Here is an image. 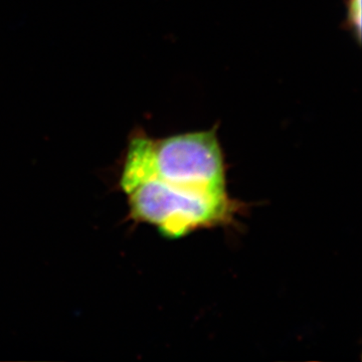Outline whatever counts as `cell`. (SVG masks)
<instances>
[{
  "label": "cell",
  "mask_w": 362,
  "mask_h": 362,
  "mask_svg": "<svg viewBox=\"0 0 362 362\" xmlns=\"http://www.w3.org/2000/svg\"><path fill=\"white\" fill-rule=\"evenodd\" d=\"M145 178L187 192H226L225 156L216 128L162 139L133 136L124 162L121 187Z\"/></svg>",
  "instance_id": "6da1fadb"
},
{
  "label": "cell",
  "mask_w": 362,
  "mask_h": 362,
  "mask_svg": "<svg viewBox=\"0 0 362 362\" xmlns=\"http://www.w3.org/2000/svg\"><path fill=\"white\" fill-rule=\"evenodd\" d=\"M361 0H346V28L361 44L362 37Z\"/></svg>",
  "instance_id": "3957f363"
},
{
  "label": "cell",
  "mask_w": 362,
  "mask_h": 362,
  "mask_svg": "<svg viewBox=\"0 0 362 362\" xmlns=\"http://www.w3.org/2000/svg\"><path fill=\"white\" fill-rule=\"evenodd\" d=\"M133 220L156 226L168 239L232 223L240 204L228 192H185L154 178L123 187Z\"/></svg>",
  "instance_id": "7a4b0ae2"
}]
</instances>
